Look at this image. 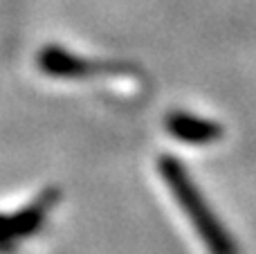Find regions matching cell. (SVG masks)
<instances>
[{
  "instance_id": "3957f363",
  "label": "cell",
  "mask_w": 256,
  "mask_h": 254,
  "mask_svg": "<svg viewBox=\"0 0 256 254\" xmlns=\"http://www.w3.org/2000/svg\"><path fill=\"white\" fill-rule=\"evenodd\" d=\"M61 194L56 189H48L45 194H40L27 210L16 212L12 216L0 214V254H12L16 250V243L20 238H27L45 223L48 212L56 205Z\"/></svg>"
},
{
  "instance_id": "7a4b0ae2",
  "label": "cell",
  "mask_w": 256,
  "mask_h": 254,
  "mask_svg": "<svg viewBox=\"0 0 256 254\" xmlns=\"http://www.w3.org/2000/svg\"><path fill=\"white\" fill-rule=\"evenodd\" d=\"M36 63H38V68L45 74L58 76V79H88V76H97V74H106V76L130 74V68L124 66V63L88 61V58H81L66 52L63 48H56V45L40 50Z\"/></svg>"
},
{
  "instance_id": "277c9868",
  "label": "cell",
  "mask_w": 256,
  "mask_h": 254,
  "mask_svg": "<svg viewBox=\"0 0 256 254\" xmlns=\"http://www.w3.org/2000/svg\"><path fill=\"white\" fill-rule=\"evenodd\" d=\"M166 126L178 140L191 142V144H207V142L222 138V128L218 124L200 120V117H194V115H186V112H173V115H168Z\"/></svg>"
},
{
  "instance_id": "6da1fadb",
  "label": "cell",
  "mask_w": 256,
  "mask_h": 254,
  "mask_svg": "<svg viewBox=\"0 0 256 254\" xmlns=\"http://www.w3.org/2000/svg\"><path fill=\"white\" fill-rule=\"evenodd\" d=\"M158 169L162 174L166 187L171 189V194L176 196L178 205L182 207V212L186 214V218L191 220L194 230L198 232V236L202 238V243L207 246L209 254H238L236 250L234 238L230 236V232L225 230V225L216 218L214 210L207 205L202 196H200L198 187L194 184L191 176L186 174V169L171 156H162L158 162Z\"/></svg>"
}]
</instances>
